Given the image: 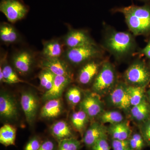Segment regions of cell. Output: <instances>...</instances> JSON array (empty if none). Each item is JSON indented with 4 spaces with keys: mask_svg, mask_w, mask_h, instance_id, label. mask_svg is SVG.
I'll use <instances>...</instances> for the list:
<instances>
[{
    "mask_svg": "<svg viewBox=\"0 0 150 150\" xmlns=\"http://www.w3.org/2000/svg\"><path fill=\"white\" fill-rule=\"evenodd\" d=\"M112 12L123 15L129 30L134 36L150 33V4L115 8Z\"/></svg>",
    "mask_w": 150,
    "mask_h": 150,
    "instance_id": "1",
    "label": "cell"
},
{
    "mask_svg": "<svg viewBox=\"0 0 150 150\" xmlns=\"http://www.w3.org/2000/svg\"><path fill=\"white\" fill-rule=\"evenodd\" d=\"M134 36L128 32L109 29L105 36V48L117 59H123L136 50L137 43Z\"/></svg>",
    "mask_w": 150,
    "mask_h": 150,
    "instance_id": "2",
    "label": "cell"
},
{
    "mask_svg": "<svg viewBox=\"0 0 150 150\" xmlns=\"http://www.w3.org/2000/svg\"><path fill=\"white\" fill-rule=\"evenodd\" d=\"M103 50L96 44L69 48L66 53V58L71 64L79 65L101 56Z\"/></svg>",
    "mask_w": 150,
    "mask_h": 150,
    "instance_id": "3",
    "label": "cell"
},
{
    "mask_svg": "<svg viewBox=\"0 0 150 150\" xmlns=\"http://www.w3.org/2000/svg\"><path fill=\"white\" fill-rule=\"evenodd\" d=\"M115 69L109 62H103L99 72L95 79L93 88L96 93L103 94L110 89L116 81Z\"/></svg>",
    "mask_w": 150,
    "mask_h": 150,
    "instance_id": "4",
    "label": "cell"
},
{
    "mask_svg": "<svg viewBox=\"0 0 150 150\" xmlns=\"http://www.w3.org/2000/svg\"><path fill=\"white\" fill-rule=\"evenodd\" d=\"M29 7L23 0H1L0 11L11 23L16 22L25 17Z\"/></svg>",
    "mask_w": 150,
    "mask_h": 150,
    "instance_id": "5",
    "label": "cell"
},
{
    "mask_svg": "<svg viewBox=\"0 0 150 150\" xmlns=\"http://www.w3.org/2000/svg\"><path fill=\"white\" fill-rule=\"evenodd\" d=\"M124 77L130 85L145 87L149 82L150 73L144 62L137 61L126 70Z\"/></svg>",
    "mask_w": 150,
    "mask_h": 150,
    "instance_id": "6",
    "label": "cell"
},
{
    "mask_svg": "<svg viewBox=\"0 0 150 150\" xmlns=\"http://www.w3.org/2000/svg\"><path fill=\"white\" fill-rule=\"evenodd\" d=\"M21 105L28 123L32 125L36 117L38 108L37 97L30 92H25L21 95Z\"/></svg>",
    "mask_w": 150,
    "mask_h": 150,
    "instance_id": "7",
    "label": "cell"
},
{
    "mask_svg": "<svg viewBox=\"0 0 150 150\" xmlns=\"http://www.w3.org/2000/svg\"><path fill=\"white\" fill-rule=\"evenodd\" d=\"M65 43L69 48L96 44L88 33L80 30H72L68 33Z\"/></svg>",
    "mask_w": 150,
    "mask_h": 150,
    "instance_id": "8",
    "label": "cell"
},
{
    "mask_svg": "<svg viewBox=\"0 0 150 150\" xmlns=\"http://www.w3.org/2000/svg\"><path fill=\"white\" fill-rule=\"evenodd\" d=\"M81 110L89 118H93L102 112L103 106L100 98L96 93L88 94L81 103Z\"/></svg>",
    "mask_w": 150,
    "mask_h": 150,
    "instance_id": "9",
    "label": "cell"
},
{
    "mask_svg": "<svg viewBox=\"0 0 150 150\" xmlns=\"http://www.w3.org/2000/svg\"><path fill=\"white\" fill-rule=\"evenodd\" d=\"M12 62L16 69L21 74L25 75L31 70L34 62V58L30 52L24 50L14 54Z\"/></svg>",
    "mask_w": 150,
    "mask_h": 150,
    "instance_id": "10",
    "label": "cell"
},
{
    "mask_svg": "<svg viewBox=\"0 0 150 150\" xmlns=\"http://www.w3.org/2000/svg\"><path fill=\"white\" fill-rule=\"evenodd\" d=\"M94 60L86 63L80 70L77 80L81 84L89 83L99 72L103 62H98Z\"/></svg>",
    "mask_w": 150,
    "mask_h": 150,
    "instance_id": "11",
    "label": "cell"
},
{
    "mask_svg": "<svg viewBox=\"0 0 150 150\" xmlns=\"http://www.w3.org/2000/svg\"><path fill=\"white\" fill-rule=\"evenodd\" d=\"M126 86L124 83L118 84L110 93V101L113 105L125 110H128L131 106Z\"/></svg>",
    "mask_w": 150,
    "mask_h": 150,
    "instance_id": "12",
    "label": "cell"
},
{
    "mask_svg": "<svg viewBox=\"0 0 150 150\" xmlns=\"http://www.w3.org/2000/svg\"><path fill=\"white\" fill-rule=\"evenodd\" d=\"M71 80V77L55 76L51 88L46 91L43 94V100L48 101L50 100L60 98L65 88L70 83Z\"/></svg>",
    "mask_w": 150,
    "mask_h": 150,
    "instance_id": "13",
    "label": "cell"
},
{
    "mask_svg": "<svg viewBox=\"0 0 150 150\" xmlns=\"http://www.w3.org/2000/svg\"><path fill=\"white\" fill-rule=\"evenodd\" d=\"M40 67L43 69L50 71L55 76L71 77L68 65L60 58H43L40 62Z\"/></svg>",
    "mask_w": 150,
    "mask_h": 150,
    "instance_id": "14",
    "label": "cell"
},
{
    "mask_svg": "<svg viewBox=\"0 0 150 150\" xmlns=\"http://www.w3.org/2000/svg\"><path fill=\"white\" fill-rule=\"evenodd\" d=\"M17 107L14 99L6 93H2L0 96V115L7 119H15L17 117Z\"/></svg>",
    "mask_w": 150,
    "mask_h": 150,
    "instance_id": "15",
    "label": "cell"
},
{
    "mask_svg": "<svg viewBox=\"0 0 150 150\" xmlns=\"http://www.w3.org/2000/svg\"><path fill=\"white\" fill-rule=\"evenodd\" d=\"M107 130L102 124L95 122L84 134L83 142L86 146L91 148L99 139L107 135Z\"/></svg>",
    "mask_w": 150,
    "mask_h": 150,
    "instance_id": "16",
    "label": "cell"
},
{
    "mask_svg": "<svg viewBox=\"0 0 150 150\" xmlns=\"http://www.w3.org/2000/svg\"><path fill=\"white\" fill-rule=\"evenodd\" d=\"M62 110V103L60 98L50 100L41 109L40 116L43 118H56L60 115Z\"/></svg>",
    "mask_w": 150,
    "mask_h": 150,
    "instance_id": "17",
    "label": "cell"
},
{
    "mask_svg": "<svg viewBox=\"0 0 150 150\" xmlns=\"http://www.w3.org/2000/svg\"><path fill=\"white\" fill-rule=\"evenodd\" d=\"M51 131L52 136L59 142L74 137L71 129L65 121H60L54 123L51 126Z\"/></svg>",
    "mask_w": 150,
    "mask_h": 150,
    "instance_id": "18",
    "label": "cell"
},
{
    "mask_svg": "<svg viewBox=\"0 0 150 150\" xmlns=\"http://www.w3.org/2000/svg\"><path fill=\"white\" fill-rule=\"evenodd\" d=\"M108 131L112 139H129L131 134V130L129 124L123 121L121 123L112 124Z\"/></svg>",
    "mask_w": 150,
    "mask_h": 150,
    "instance_id": "19",
    "label": "cell"
},
{
    "mask_svg": "<svg viewBox=\"0 0 150 150\" xmlns=\"http://www.w3.org/2000/svg\"><path fill=\"white\" fill-rule=\"evenodd\" d=\"M63 47L58 40H53L44 43L42 55L44 58H60L63 54Z\"/></svg>",
    "mask_w": 150,
    "mask_h": 150,
    "instance_id": "20",
    "label": "cell"
},
{
    "mask_svg": "<svg viewBox=\"0 0 150 150\" xmlns=\"http://www.w3.org/2000/svg\"><path fill=\"white\" fill-rule=\"evenodd\" d=\"M16 130L13 126L6 124L0 129V143L6 146L15 145Z\"/></svg>",
    "mask_w": 150,
    "mask_h": 150,
    "instance_id": "21",
    "label": "cell"
},
{
    "mask_svg": "<svg viewBox=\"0 0 150 150\" xmlns=\"http://www.w3.org/2000/svg\"><path fill=\"white\" fill-rule=\"evenodd\" d=\"M18 33L11 25L4 23L0 26V38L4 43L11 44L18 40Z\"/></svg>",
    "mask_w": 150,
    "mask_h": 150,
    "instance_id": "22",
    "label": "cell"
},
{
    "mask_svg": "<svg viewBox=\"0 0 150 150\" xmlns=\"http://www.w3.org/2000/svg\"><path fill=\"white\" fill-rule=\"evenodd\" d=\"M126 91L129 96L131 105L133 106L139 104L144 100V87L127 86Z\"/></svg>",
    "mask_w": 150,
    "mask_h": 150,
    "instance_id": "23",
    "label": "cell"
},
{
    "mask_svg": "<svg viewBox=\"0 0 150 150\" xmlns=\"http://www.w3.org/2000/svg\"><path fill=\"white\" fill-rule=\"evenodd\" d=\"M131 114L133 118L138 121H143L147 119L149 115V105L144 100L139 104L133 106L131 108Z\"/></svg>",
    "mask_w": 150,
    "mask_h": 150,
    "instance_id": "24",
    "label": "cell"
},
{
    "mask_svg": "<svg viewBox=\"0 0 150 150\" xmlns=\"http://www.w3.org/2000/svg\"><path fill=\"white\" fill-rule=\"evenodd\" d=\"M4 65L1 64V67L2 70L3 75H4V83L8 84H13L19 83H28L27 82L21 80L18 77V75L14 71L13 69L10 65L6 64L5 62Z\"/></svg>",
    "mask_w": 150,
    "mask_h": 150,
    "instance_id": "25",
    "label": "cell"
},
{
    "mask_svg": "<svg viewBox=\"0 0 150 150\" xmlns=\"http://www.w3.org/2000/svg\"><path fill=\"white\" fill-rule=\"evenodd\" d=\"M88 116L82 110L75 112L71 117L73 126L77 131L82 133L88 120Z\"/></svg>",
    "mask_w": 150,
    "mask_h": 150,
    "instance_id": "26",
    "label": "cell"
},
{
    "mask_svg": "<svg viewBox=\"0 0 150 150\" xmlns=\"http://www.w3.org/2000/svg\"><path fill=\"white\" fill-rule=\"evenodd\" d=\"M123 115L117 111H108L103 112L100 116L102 123H110L111 124L121 123L123 121Z\"/></svg>",
    "mask_w": 150,
    "mask_h": 150,
    "instance_id": "27",
    "label": "cell"
},
{
    "mask_svg": "<svg viewBox=\"0 0 150 150\" xmlns=\"http://www.w3.org/2000/svg\"><path fill=\"white\" fill-rule=\"evenodd\" d=\"M81 147V142L73 137L59 142L57 150H79Z\"/></svg>",
    "mask_w": 150,
    "mask_h": 150,
    "instance_id": "28",
    "label": "cell"
},
{
    "mask_svg": "<svg viewBox=\"0 0 150 150\" xmlns=\"http://www.w3.org/2000/svg\"><path fill=\"white\" fill-rule=\"evenodd\" d=\"M43 70L39 76L40 85L43 88L47 91L52 86L55 75L48 70Z\"/></svg>",
    "mask_w": 150,
    "mask_h": 150,
    "instance_id": "29",
    "label": "cell"
},
{
    "mask_svg": "<svg viewBox=\"0 0 150 150\" xmlns=\"http://www.w3.org/2000/svg\"><path fill=\"white\" fill-rule=\"evenodd\" d=\"M67 100L72 105L77 104L80 102L81 94L79 89L77 87L70 88L67 93Z\"/></svg>",
    "mask_w": 150,
    "mask_h": 150,
    "instance_id": "30",
    "label": "cell"
},
{
    "mask_svg": "<svg viewBox=\"0 0 150 150\" xmlns=\"http://www.w3.org/2000/svg\"><path fill=\"white\" fill-rule=\"evenodd\" d=\"M144 140L139 134H134L129 139L130 147L132 150H142L144 146Z\"/></svg>",
    "mask_w": 150,
    "mask_h": 150,
    "instance_id": "31",
    "label": "cell"
},
{
    "mask_svg": "<svg viewBox=\"0 0 150 150\" xmlns=\"http://www.w3.org/2000/svg\"><path fill=\"white\" fill-rule=\"evenodd\" d=\"M112 146L113 150H132L130 147L129 139L120 140L112 139Z\"/></svg>",
    "mask_w": 150,
    "mask_h": 150,
    "instance_id": "32",
    "label": "cell"
},
{
    "mask_svg": "<svg viewBox=\"0 0 150 150\" xmlns=\"http://www.w3.org/2000/svg\"><path fill=\"white\" fill-rule=\"evenodd\" d=\"M91 148L92 150H110L107 135L99 139Z\"/></svg>",
    "mask_w": 150,
    "mask_h": 150,
    "instance_id": "33",
    "label": "cell"
},
{
    "mask_svg": "<svg viewBox=\"0 0 150 150\" xmlns=\"http://www.w3.org/2000/svg\"><path fill=\"white\" fill-rule=\"evenodd\" d=\"M41 144L42 143L38 137H33L26 144L23 150H38Z\"/></svg>",
    "mask_w": 150,
    "mask_h": 150,
    "instance_id": "34",
    "label": "cell"
},
{
    "mask_svg": "<svg viewBox=\"0 0 150 150\" xmlns=\"http://www.w3.org/2000/svg\"><path fill=\"white\" fill-rule=\"evenodd\" d=\"M142 132L145 142L150 146V120L146 121L142 126Z\"/></svg>",
    "mask_w": 150,
    "mask_h": 150,
    "instance_id": "35",
    "label": "cell"
},
{
    "mask_svg": "<svg viewBox=\"0 0 150 150\" xmlns=\"http://www.w3.org/2000/svg\"><path fill=\"white\" fill-rule=\"evenodd\" d=\"M38 150H57V148L53 141L47 140L42 142Z\"/></svg>",
    "mask_w": 150,
    "mask_h": 150,
    "instance_id": "36",
    "label": "cell"
},
{
    "mask_svg": "<svg viewBox=\"0 0 150 150\" xmlns=\"http://www.w3.org/2000/svg\"><path fill=\"white\" fill-rule=\"evenodd\" d=\"M141 52L150 60V41L144 48L142 49Z\"/></svg>",
    "mask_w": 150,
    "mask_h": 150,
    "instance_id": "37",
    "label": "cell"
},
{
    "mask_svg": "<svg viewBox=\"0 0 150 150\" xmlns=\"http://www.w3.org/2000/svg\"><path fill=\"white\" fill-rule=\"evenodd\" d=\"M138 1H141L146 3V4H150V0H138Z\"/></svg>",
    "mask_w": 150,
    "mask_h": 150,
    "instance_id": "38",
    "label": "cell"
},
{
    "mask_svg": "<svg viewBox=\"0 0 150 150\" xmlns=\"http://www.w3.org/2000/svg\"><path fill=\"white\" fill-rule=\"evenodd\" d=\"M148 95H149V99L150 100V89L149 91V92H148Z\"/></svg>",
    "mask_w": 150,
    "mask_h": 150,
    "instance_id": "39",
    "label": "cell"
},
{
    "mask_svg": "<svg viewBox=\"0 0 150 150\" xmlns=\"http://www.w3.org/2000/svg\"></svg>",
    "mask_w": 150,
    "mask_h": 150,
    "instance_id": "40",
    "label": "cell"
},
{
    "mask_svg": "<svg viewBox=\"0 0 150 150\" xmlns=\"http://www.w3.org/2000/svg\"></svg>",
    "mask_w": 150,
    "mask_h": 150,
    "instance_id": "41",
    "label": "cell"
}]
</instances>
